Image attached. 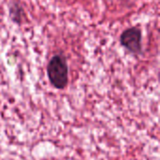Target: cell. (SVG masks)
<instances>
[{
	"label": "cell",
	"mask_w": 160,
	"mask_h": 160,
	"mask_svg": "<svg viewBox=\"0 0 160 160\" xmlns=\"http://www.w3.org/2000/svg\"><path fill=\"white\" fill-rule=\"evenodd\" d=\"M47 73L51 83L57 89H64L68 82V68L66 58L56 54L50 60Z\"/></svg>",
	"instance_id": "1"
},
{
	"label": "cell",
	"mask_w": 160,
	"mask_h": 160,
	"mask_svg": "<svg viewBox=\"0 0 160 160\" xmlns=\"http://www.w3.org/2000/svg\"><path fill=\"white\" fill-rule=\"evenodd\" d=\"M121 44L132 53L142 52V32L137 27H131L124 31L120 38Z\"/></svg>",
	"instance_id": "2"
}]
</instances>
